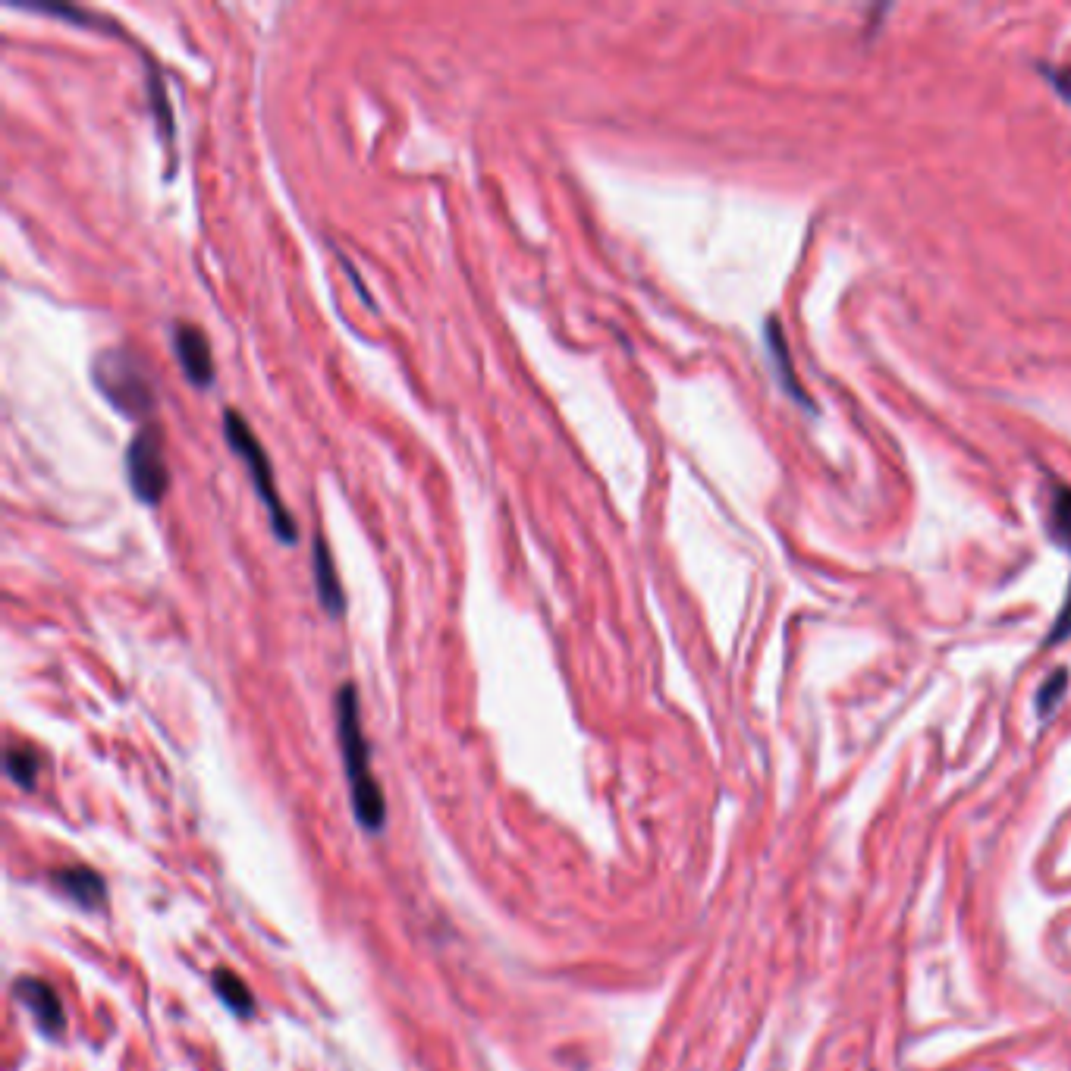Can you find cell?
I'll list each match as a JSON object with an SVG mask.
<instances>
[{
  "label": "cell",
  "instance_id": "1",
  "mask_svg": "<svg viewBox=\"0 0 1071 1071\" xmlns=\"http://www.w3.org/2000/svg\"><path fill=\"white\" fill-rule=\"evenodd\" d=\"M337 735H340V751L346 764V779H349V795H352V811L355 820L365 830H381L387 820V805L384 792L377 786L371 773V748L362 732V713H359V691L352 682H346L337 691Z\"/></svg>",
  "mask_w": 1071,
  "mask_h": 1071
},
{
  "label": "cell",
  "instance_id": "2",
  "mask_svg": "<svg viewBox=\"0 0 1071 1071\" xmlns=\"http://www.w3.org/2000/svg\"><path fill=\"white\" fill-rule=\"evenodd\" d=\"M223 437H227L230 450L242 459V465L249 468V478H252L255 494H258V500L264 503L267 516H271L274 538L283 541V544H296V541H299V528H296L293 512H289L286 503L280 500L277 478H274V465H271V459H267V453H264L261 440L255 437V431L249 428V421H245L236 409L223 412Z\"/></svg>",
  "mask_w": 1071,
  "mask_h": 1071
},
{
  "label": "cell",
  "instance_id": "3",
  "mask_svg": "<svg viewBox=\"0 0 1071 1071\" xmlns=\"http://www.w3.org/2000/svg\"><path fill=\"white\" fill-rule=\"evenodd\" d=\"M95 390L126 418H148L158 406V390L148 365L129 349H104L92 362Z\"/></svg>",
  "mask_w": 1071,
  "mask_h": 1071
},
{
  "label": "cell",
  "instance_id": "4",
  "mask_svg": "<svg viewBox=\"0 0 1071 1071\" xmlns=\"http://www.w3.org/2000/svg\"><path fill=\"white\" fill-rule=\"evenodd\" d=\"M126 481L142 503L158 506L170 490V465L164 456V437L158 425H145L126 446Z\"/></svg>",
  "mask_w": 1071,
  "mask_h": 1071
},
{
  "label": "cell",
  "instance_id": "5",
  "mask_svg": "<svg viewBox=\"0 0 1071 1071\" xmlns=\"http://www.w3.org/2000/svg\"><path fill=\"white\" fill-rule=\"evenodd\" d=\"M173 355L180 362L186 381L192 387H211L214 384V355H211V343L205 337L202 327L195 324H173Z\"/></svg>",
  "mask_w": 1071,
  "mask_h": 1071
},
{
  "label": "cell",
  "instance_id": "6",
  "mask_svg": "<svg viewBox=\"0 0 1071 1071\" xmlns=\"http://www.w3.org/2000/svg\"><path fill=\"white\" fill-rule=\"evenodd\" d=\"M13 996L29 1009V1015L35 1018V1024L41 1028V1034L48 1037H60L66 1031V1012L60 996L44 984L38 977H19L13 984Z\"/></svg>",
  "mask_w": 1071,
  "mask_h": 1071
},
{
  "label": "cell",
  "instance_id": "7",
  "mask_svg": "<svg viewBox=\"0 0 1071 1071\" xmlns=\"http://www.w3.org/2000/svg\"><path fill=\"white\" fill-rule=\"evenodd\" d=\"M311 575H315V591L324 613L330 616H343L346 613V591L337 575V563H333L330 544L324 541V534H315V547H311Z\"/></svg>",
  "mask_w": 1071,
  "mask_h": 1071
},
{
  "label": "cell",
  "instance_id": "8",
  "mask_svg": "<svg viewBox=\"0 0 1071 1071\" xmlns=\"http://www.w3.org/2000/svg\"><path fill=\"white\" fill-rule=\"evenodd\" d=\"M51 880L60 886V892H66L76 905H82L85 911H95L104 905V877L95 874L92 867L85 864H73V867H60L51 874Z\"/></svg>",
  "mask_w": 1071,
  "mask_h": 1071
},
{
  "label": "cell",
  "instance_id": "9",
  "mask_svg": "<svg viewBox=\"0 0 1071 1071\" xmlns=\"http://www.w3.org/2000/svg\"><path fill=\"white\" fill-rule=\"evenodd\" d=\"M767 346H770V355H773L779 384L786 387V393H792V396L798 399V406H808V393L798 387L795 365L789 362V346H786V340H783V330H779V321H776V318L767 321Z\"/></svg>",
  "mask_w": 1071,
  "mask_h": 1071
},
{
  "label": "cell",
  "instance_id": "10",
  "mask_svg": "<svg viewBox=\"0 0 1071 1071\" xmlns=\"http://www.w3.org/2000/svg\"><path fill=\"white\" fill-rule=\"evenodd\" d=\"M211 980H214V990H217V996L223 999V1002H227V1006L236 1012V1015H252V1009H255V999H252V993H249V987H245V980L236 974V971H230V968H217L214 974H211Z\"/></svg>",
  "mask_w": 1071,
  "mask_h": 1071
},
{
  "label": "cell",
  "instance_id": "11",
  "mask_svg": "<svg viewBox=\"0 0 1071 1071\" xmlns=\"http://www.w3.org/2000/svg\"><path fill=\"white\" fill-rule=\"evenodd\" d=\"M41 773V754L32 745H10L7 748V776L19 789H35Z\"/></svg>",
  "mask_w": 1071,
  "mask_h": 1071
},
{
  "label": "cell",
  "instance_id": "12",
  "mask_svg": "<svg viewBox=\"0 0 1071 1071\" xmlns=\"http://www.w3.org/2000/svg\"><path fill=\"white\" fill-rule=\"evenodd\" d=\"M148 107H151V117L154 123H158V132L161 139L170 145L173 139V114H170V104H167V92H164V82H161V73L148 66Z\"/></svg>",
  "mask_w": 1071,
  "mask_h": 1071
},
{
  "label": "cell",
  "instance_id": "13",
  "mask_svg": "<svg viewBox=\"0 0 1071 1071\" xmlns=\"http://www.w3.org/2000/svg\"><path fill=\"white\" fill-rule=\"evenodd\" d=\"M1050 534L1062 544L1071 547V487H1056L1050 500Z\"/></svg>",
  "mask_w": 1071,
  "mask_h": 1071
},
{
  "label": "cell",
  "instance_id": "14",
  "mask_svg": "<svg viewBox=\"0 0 1071 1071\" xmlns=\"http://www.w3.org/2000/svg\"><path fill=\"white\" fill-rule=\"evenodd\" d=\"M1065 688H1068V673H1065V669H1056V673L1050 676V682H1046V685L1040 688V695H1037V710H1040V717H1050L1053 707L1062 701Z\"/></svg>",
  "mask_w": 1071,
  "mask_h": 1071
},
{
  "label": "cell",
  "instance_id": "15",
  "mask_svg": "<svg viewBox=\"0 0 1071 1071\" xmlns=\"http://www.w3.org/2000/svg\"><path fill=\"white\" fill-rule=\"evenodd\" d=\"M1040 70L1046 73V79L1056 85V92L1071 104V73L1068 70H1056V66H1040Z\"/></svg>",
  "mask_w": 1071,
  "mask_h": 1071
},
{
  "label": "cell",
  "instance_id": "16",
  "mask_svg": "<svg viewBox=\"0 0 1071 1071\" xmlns=\"http://www.w3.org/2000/svg\"><path fill=\"white\" fill-rule=\"evenodd\" d=\"M1065 635H1071V594H1068V600H1065V607H1062V616L1056 619V626H1053V635H1050V638H1046V644H1056V641H1062Z\"/></svg>",
  "mask_w": 1071,
  "mask_h": 1071
}]
</instances>
